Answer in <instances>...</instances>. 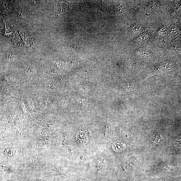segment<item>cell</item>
I'll list each match as a JSON object with an SVG mask.
<instances>
[{
	"label": "cell",
	"mask_w": 181,
	"mask_h": 181,
	"mask_svg": "<svg viewBox=\"0 0 181 181\" xmlns=\"http://www.w3.org/2000/svg\"><path fill=\"white\" fill-rule=\"evenodd\" d=\"M163 139V137L162 135L160 134H157L152 137L151 139V141L153 144H157L161 143Z\"/></svg>",
	"instance_id": "cell-3"
},
{
	"label": "cell",
	"mask_w": 181,
	"mask_h": 181,
	"mask_svg": "<svg viewBox=\"0 0 181 181\" xmlns=\"http://www.w3.org/2000/svg\"><path fill=\"white\" fill-rule=\"evenodd\" d=\"M112 148L116 152H120L124 150L126 147V145L123 141H117L113 143Z\"/></svg>",
	"instance_id": "cell-2"
},
{
	"label": "cell",
	"mask_w": 181,
	"mask_h": 181,
	"mask_svg": "<svg viewBox=\"0 0 181 181\" xmlns=\"http://www.w3.org/2000/svg\"><path fill=\"white\" fill-rule=\"evenodd\" d=\"M140 26H138L133 25L131 26L129 29V32L131 34H134L135 33L139 32L140 30Z\"/></svg>",
	"instance_id": "cell-5"
},
{
	"label": "cell",
	"mask_w": 181,
	"mask_h": 181,
	"mask_svg": "<svg viewBox=\"0 0 181 181\" xmlns=\"http://www.w3.org/2000/svg\"><path fill=\"white\" fill-rule=\"evenodd\" d=\"M18 16L20 17H22V18H25L26 17L25 14L24 13V12L22 11H19L18 12Z\"/></svg>",
	"instance_id": "cell-6"
},
{
	"label": "cell",
	"mask_w": 181,
	"mask_h": 181,
	"mask_svg": "<svg viewBox=\"0 0 181 181\" xmlns=\"http://www.w3.org/2000/svg\"><path fill=\"white\" fill-rule=\"evenodd\" d=\"M17 55H16L11 54L8 55L6 57V62L8 63H11L14 62L17 59Z\"/></svg>",
	"instance_id": "cell-4"
},
{
	"label": "cell",
	"mask_w": 181,
	"mask_h": 181,
	"mask_svg": "<svg viewBox=\"0 0 181 181\" xmlns=\"http://www.w3.org/2000/svg\"><path fill=\"white\" fill-rule=\"evenodd\" d=\"M76 140L79 144L85 145L89 141L88 135L84 132H79L76 135Z\"/></svg>",
	"instance_id": "cell-1"
},
{
	"label": "cell",
	"mask_w": 181,
	"mask_h": 181,
	"mask_svg": "<svg viewBox=\"0 0 181 181\" xmlns=\"http://www.w3.org/2000/svg\"><path fill=\"white\" fill-rule=\"evenodd\" d=\"M28 102H29V104L30 105L31 107L32 108H34V103L33 102V101L31 99H29L28 101Z\"/></svg>",
	"instance_id": "cell-7"
}]
</instances>
